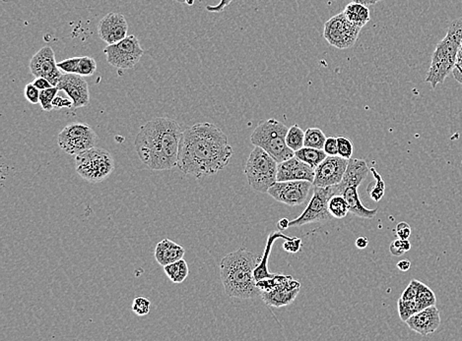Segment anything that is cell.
I'll return each mask as SVG.
<instances>
[{"label":"cell","mask_w":462,"mask_h":341,"mask_svg":"<svg viewBox=\"0 0 462 341\" xmlns=\"http://www.w3.org/2000/svg\"><path fill=\"white\" fill-rule=\"evenodd\" d=\"M334 195H336V192H334L333 186H315L313 197H311L308 207L306 208L300 217L290 221V228L331 220L333 217L329 213L328 202Z\"/></svg>","instance_id":"cell-11"},{"label":"cell","mask_w":462,"mask_h":341,"mask_svg":"<svg viewBox=\"0 0 462 341\" xmlns=\"http://www.w3.org/2000/svg\"><path fill=\"white\" fill-rule=\"evenodd\" d=\"M258 263V257L245 247L223 258L220 263V275L229 297L251 299L261 296V289L254 278V270Z\"/></svg>","instance_id":"cell-3"},{"label":"cell","mask_w":462,"mask_h":341,"mask_svg":"<svg viewBox=\"0 0 462 341\" xmlns=\"http://www.w3.org/2000/svg\"><path fill=\"white\" fill-rule=\"evenodd\" d=\"M54 108H74V103L70 98H64L61 96H56V98L54 100L53 103Z\"/></svg>","instance_id":"cell-45"},{"label":"cell","mask_w":462,"mask_h":341,"mask_svg":"<svg viewBox=\"0 0 462 341\" xmlns=\"http://www.w3.org/2000/svg\"><path fill=\"white\" fill-rule=\"evenodd\" d=\"M292 237L285 235L282 231H274L270 233L268 238H267L266 249L264 253L261 258L258 267L254 270V278L256 281L264 280V278H270L274 277V273H271L268 270V259L270 254H271L272 247H273L274 242L278 239H284V240H289Z\"/></svg>","instance_id":"cell-22"},{"label":"cell","mask_w":462,"mask_h":341,"mask_svg":"<svg viewBox=\"0 0 462 341\" xmlns=\"http://www.w3.org/2000/svg\"><path fill=\"white\" fill-rule=\"evenodd\" d=\"M352 1L357 2V4H364L366 6H371V5H375L378 2L381 1V0H352Z\"/></svg>","instance_id":"cell-51"},{"label":"cell","mask_w":462,"mask_h":341,"mask_svg":"<svg viewBox=\"0 0 462 341\" xmlns=\"http://www.w3.org/2000/svg\"><path fill=\"white\" fill-rule=\"evenodd\" d=\"M288 129L276 119L262 121L251 135V144L266 151L277 163H283L295 156V153L287 146Z\"/></svg>","instance_id":"cell-5"},{"label":"cell","mask_w":462,"mask_h":341,"mask_svg":"<svg viewBox=\"0 0 462 341\" xmlns=\"http://www.w3.org/2000/svg\"><path fill=\"white\" fill-rule=\"evenodd\" d=\"M389 251H391V255L396 257H401L406 252L404 251L403 247H402V240L401 238L396 239L389 246Z\"/></svg>","instance_id":"cell-44"},{"label":"cell","mask_w":462,"mask_h":341,"mask_svg":"<svg viewBox=\"0 0 462 341\" xmlns=\"http://www.w3.org/2000/svg\"><path fill=\"white\" fill-rule=\"evenodd\" d=\"M311 185V182L305 180L277 181L267 193L277 202L296 207L306 202Z\"/></svg>","instance_id":"cell-12"},{"label":"cell","mask_w":462,"mask_h":341,"mask_svg":"<svg viewBox=\"0 0 462 341\" xmlns=\"http://www.w3.org/2000/svg\"><path fill=\"white\" fill-rule=\"evenodd\" d=\"M323 151L328 156H338V144H337V138L331 136L326 138L324 143Z\"/></svg>","instance_id":"cell-41"},{"label":"cell","mask_w":462,"mask_h":341,"mask_svg":"<svg viewBox=\"0 0 462 341\" xmlns=\"http://www.w3.org/2000/svg\"><path fill=\"white\" fill-rule=\"evenodd\" d=\"M232 156L227 135L216 125L201 122L184 130L178 168L186 175L202 178L224 169Z\"/></svg>","instance_id":"cell-1"},{"label":"cell","mask_w":462,"mask_h":341,"mask_svg":"<svg viewBox=\"0 0 462 341\" xmlns=\"http://www.w3.org/2000/svg\"><path fill=\"white\" fill-rule=\"evenodd\" d=\"M300 281L290 277L284 283H280L270 290L262 291L261 297L266 302V305L280 308L293 303L300 292Z\"/></svg>","instance_id":"cell-17"},{"label":"cell","mask_w":462,"mask_h":341,"mask_svg":"<svg viewBox=\"0 0 462 341\" xmlns=\"http://www.w3.org/2000/svg\"><path fill=\"white\" fill-rule=\"evenodd\" d=\"M56 87L69 96L74 103V108H79L89 105V86L84 77L74 73H66L62 75Z\"/></svg>","instance_id":"cell-15"},{"label":"cell","mask_w":462,"mask_h":341,"mask_svg":"<svg viewBox=\"0 0 462 341\" xmlns=\"http://www.w3.org/2000/svg\"><path fill=\"white\" fill-rule=\"evenodd\" d=\"M184 253H186V250L183 246L166 238L156 245L154 256L158 264L165 267V265L184 259Z\"/></svg>","instance_id":"cell-21"},{"label":"cell","mask_w":462,"mask_h":341,"mask_svg":"<svg viewBox=\"0 0 462 341\" xmlns=\"http://www.w3.org/2000/svg\"><path fill=\"white\" fill-rule=\"evenodd\" d=\"M97 70V63L95 59L89 56L80 57L79 65H78L77 74L83 77L92 76Z\"/></svg>","instance_id":"cell-34"},{"label":"cell","mask_w":462,"mask_h":341,"mask_svg":"<svg viewBox=\"0 0 462 341\" xmlns=\"http://www.w3.org/2000/svg\"><path fill=\"white\" fill-rule=\"evenodd\" d=\"M277 228L280 231L286 230L287 228H290V220H287V218H282L277 223Z\"/></svg>","instance_id":"cell-50"},{"label":"cell","mask_w":462,"mask_h":341,"mask_svg":"<svg viewBox=\"0 0 462 341\" xmlns=\"http://www.w3.org/2000/svg\"><path fill=\"white\" fill-rule=\"evenodd\" d=\"M75 169L85 180L100 183L115 170V161L108 151L94 147L75 156Z\"/></svg>","instance_id":"cell-7"},{"label":"cell","mask_w":462,"mask_h":341,"mask_svg":"<svg viewBox=\"0 0 462 341\" xmlns=\"http://www.w3.org/2000/svg\"><path fill=\"white\" fill-rule=\"evenodd\" d=\"M40 93L41 91L33 83L26 85L24 90L25 96L27 101L30 103H32V105H38V103H40Z\"/></svg>","instance_id":"cell-39"},{"label":"cell","mask_w":462,"mask_h":341,"mask_svg":"<svg viewBox=\"0 0 462 341\" xmlns=\"http://www.w3.org/2000/svg\"><path fill=\"white\" fill-rule=\"evenodd\" d=\"M337 144H338V156L341 158L350 160L353 155V144L351 140L346 136H337Z\"/></svg>","instance_id":"cell-36"},{"label":"cell","mask_w":462,"mask_h":341,"mask_svg":"<svg viewBox=\"0 0 462 341\" xmlns=\"http://www.w3.org/2000/svg\"><path fill=\"white\" fill-rule=\"evenodd\" d=\"M418 306H419L420 311L423 309L428 308V307L435 306L437 303V298H436L435 293L432 289L428 287L427 285L421 283L420 285L419 292L416 299Z\"/></svg>","instance_id":"cell-31"},{"label":"cell","mask_w":462,"mask_h":341,"mask_svg":"<svg viewBox=\"0 0 462 341\" xmlns=\"http://www.w3.org/2000/svg\"><path fill=\"white\" fill-rule=\"evenodd\" d=\"M33 84L35 85L36 87H37L40 91L54 87V86L51 84V82H49L48 79H46V78L43 77L36 78V79L34 80Z\"/></svg>","instance_id":"cell-47"},{"label":"cell","mask_w":462,"mask_h":341,"mask_svg":"<svg viewBox=\"0 0 462 341\" xmlns=\"http://www.w3.org/2000/svg\"><path fill=\"white\" fill-rule=\"evenodd\" d=\"M326 137L324 133L319 128H308L305 132V147L313 148V149L323 150L324 143Z\"/></svg>","instance_id":"cell-30"},{"label":"cell","mask_w":462,"mask_h":341,"mask_svg":"<svg viewBox=\"0 0 462 341\" xmlns=\"http://www.w3.org/2000/svg\"><path fill=\"white\" fill-rule=\"evenodd\" d=\"M150 308H151V302L144 296H139L132 302V311L137 316H147L150 313Z\"/></svg>","instance_id":"cell-35"},{"label":"cell","mask_w":462,"mask_h":341,"mask_svg":"<svg viewBox=\"0 0 462 341\" xmlns=\"http://www.w3.org/2000/svg\"><path fill=\"white\" fill-rule=\"evenodd\" d=\"M79 61L80 57H72V58H67L66 61L59 62L58 65L62 72L77 74Z\"/></svg>","instance_id":"cell-38"},{"label":"cell","mask_w":462,"mask_h":341,"mask_svg":"<svg viewBox=\"0 0 462 341\" xmlns=\"http://www.w3.org/2000/svg\"><path fill=\"white\" fill-rule=\"evenodd\" d=\"M405 322L408 325L410 330L426 337V335L435 332L440 327V312L436 305L428 307L409 317Z\"/></svg>","instance_id":"cell-19"},{"label":"cell","mask_w":462,"mask_h":341,"mask_svg":"<svg viewBox=\"0 0 462 341\" xmlns=\"http://www.w3.org/2000/svg\"><path fill=\"white\" fill-rule=\"evenodd\" d=\"M59 88L58 87H51L41 91L40 93V105L41 108L45 111H51L54 109V100L58 96Z\"/></svg>","instance_id":"cell-33"},{"label":"cell","mask_w":462,"mask_h":341,"mask_svg":"<svg viewBox=\"0 0 462 341\" xmlns=\"http://www.w3.org/2000/svg\"><path fill=\"white\" fill-rule=\"evenodd\" d=\"M129 24L121 13L111 12L101 19L98 24V35L108 44L119 43L127 36Z\"/></svg>","instance_id":"cell-16"},{"label":"cell","mask_w":462,"mask_h":341,"mask_svg":"<svg viewBox=\"0 0 462 341\" xmlns=\"http://www.w3.org/2000/svg\"><path fill=\"white\" fill-rule=\"evenodd\" d=\"M342 12L350 22L361 29L365 27L371 20L368 7L357 2L352 1L351 4H347Z\"/></svg>","instance_id":"cell-24"},{"label":"cell","mask_w":462,"mask_h":341,"mask_svg":"<svg viewBox=\"0 0 462 341\" xmlns=\"http://www.w3.org/2000/svg\"><path fill=\"white\" fill-rule=\"evenodd\" d=\"M29 66L34 76L46 78L54 87L58 86L64 75L56 63L54 49L49 46H44L31 58Z\"/></svg>","instance_id":"cell-13"},{"label":"cell","mask_w":462,"mask_h":341,"mask_svg":"<svg viewBox=\"0 0 462 341\" xmlns=\"http://www.w3.org/2000/svg\"><path fill=\"white\" fill-rule=\"evenodd\" d=\"M295 157L303 161V163H308L311 168H316L319 163H323L328 158V155L323 150L303 147L302 149L295 152Z\"/></svg>","instance_id":"cell-25"},{"label":"cell","mask_w":462,"mask_h":341,"mask_svg":"<svg viewBox=\"0 0 462 341\" xmlns=\"http://www.w3.org/2000/svg\"><path fill=\"white\" fill-rule=\"evenodd\" d=\"M420 285H421V281L417 280H411V283H409V285L407 286L403 293H402L401 297L402 300H415L417 297L418 292H419Z\"/></svg>","instance_id":"cell-37"},{"label":"cell","mask_w":462,"mask_h":341,"mask_svg":"<svg viewBox=\"0 0 462 341\" xmlns=\"http://www.w3.org/2000/svg\"><path fill=\"white\" fill-rule=\"evenodd\" d=\"M164 272L174 283H184L189 275V265L184 259L165 265Z\"/></svg>","instance_id":"cell-26"},{"label":"cell","mask_w":462,"mask_h":341,"mask_svg":"<svg viewBox=\"0 0 462 341\" xmlns=\"http://www.w3.org/2000/svg\"><path fill=\"white\" fill-rule=\"evenodd\" d=\"M362 29L353 24L341 12L326 21L323 38L331 46L338 49L352 48L359 38Z\"/></svg>","instance_id":"cell-10"},{"label":"cell","mask_w":462,"mask_h":341,"mask_svg":"<svg viewBox=\"0 0 462 341\" xmlns=\"http://www.w3.org/2000/svg\"><path fill=\"white\" fill-rule=\"evenodd\" d=\"M341 196H343L344 199L346 200L350 213H352L353 215H356L358 218H373L378 213V209H368L362 204L359 193H358V187H347L342 193Z\"/></svg>","instance_id":"cell-23"},{"label":"cell","mask_w":462,"mask_h":341,"mask_svg":"<svg viewBox=\"0 0 462 341\" xmlns=\"http://www.w3.org/2000/svg\"><path fill=\"white\" fill-rule=\"evenodd\" d=\"M453 75L454 79L458 81L459 84L462 85V41L461 49H459L458 59H456V63L454 65V68L453 70Z\"/></svg>","instance_id":"cell-42"},{"label":"cell","mask_w":462,"mask_h":341,"mask_svg":"<svg viewBox=\"0 0 462 341\" xmlns=\"http://www.w3.org/2000/svg\"><path fill=\"white\" fill-rule=\"evenodd\" d=\"M461 41L462 17L451 22L446 36L438 43L433 51L432 62L425 79L426 82L432 86L433 90L438 85L443 84L448 75L453 73Z\"/></svg>","instance_id":"cell-4"},{"label":"cell","mask_w":462,"mask_h":341,"mask_svg":"<svg viewBox=\"0 0 462 341\" xmlns=\"http://www.w3.org/2000/svg\"><path fill=\"white\" fill-rule=\"evenodd\" d=\"M396 231L397 237L401 239H409V237L412 233L411 228H410L408 223H404V221L399 223L398 225H396Z\"/></svg>","instance_id":"cell-43"},{"label":"cell","mask_w":462,"mask_h":341,"mask_svg":"<svg viewBox=\"0 0 462 341\" xmlns=\"http://www.w3.org/2000/svg\"><path fill=\"white\" fill-rule=\"evenodd\" d=\"M97 142V134L92 127L84 123H71L59 134L58 144L69 155L77 156L92 149Z\"/></svg>","instance_id":"cell-8"},{"label":"cell","mask_w":462,"mask_h":341,"mask_svg":"<svg viewBox=\"0 0 462 341\" xmlns=\"http://www.w3.org/2000/svg\"><path fill=\"white\" fill-rule=\"evenodd\" d=\"M370 168L365 160L350 158L343 178L339 184L334 185L336 195H342L347 187H359L361 183L367 178Z\"/></svg>","instance_id":"cell-20"},{"label":"cell","mask_w":462,"mask_h":341,"mask_svg":"<svg viewBox=\"0 0 462 341\" xmlns=\"http://www.w3.org/2000/svg\"><path fill=\"white\" fill-rule=\"evenodd\" d=\"M355 245H356L358 249H366L368 245V239L365 236L358 237L356 241H355Z\"/></svg>","instance_id":"cell-48"},{"label":"cell","mask_w":462,"mask_h":341,"mask_svg":"<svg viewBox=\"0 0 462 341\" xmlns=\"http://www.w3.org/2000/svg\"><path fill=\"white\" fill-rule=\"evenodd\" d=\"M420 311L416 300H398V314L402 322H406L409 317Z\"/></svg>","instance_id":"cell-32"},{"label":"cell","mask_w":462,"mask_h":341,"mask_svg":"<svg viewBox=\"0 0 462 341\" xmlns=\"http://www.w3.org/2000/svg\"><path fill=\"white\" fill-rule=\"evenodd\" d=\"M315 168L308 163L298 160L295 156L289 160L278 163L277 181L305 180L313 183L315 180Z\"/></svg>","instance_id":"cell-18"},{"label":"cell","mask_w":462,"mask_h":341,"mask_svg":"<svg viewBox=\"0 0 462 341\" xmlns=\"http://www.w3.org/2000/svg\"><path fill=\"white\" fill-rule=\"evenodd\" d=\"M232 2L233 0H220L219 4L215 5V6H210V5H209V6H206V10L209 12H222L224 11L226 7L229 6V5L232 4Z\"/></svg>","instance_id":"cell-46"},{"label":"cell","mask_w":462,"mask_h":341,"mask_svg":"<svg viewBox=\"0 0 462 341\" xmlns=\"http://www.w3.org/2000/svg\"><path fill=\"white\" fill-rule=\"evenodd\" d=\"M370 171L375 177V181L371 182L370 185H368L367 192L371 199L375 202H380L385 196L386 183L383 177L376 170V168H370Z\"/></svg>","instance_id":"cell-27"},{"label":"cell","mask_w":462,"mask_h":341,"mask_svg":"<svg viewBox=\"0 0 462 341\" xmlns=\"http://www.w3.org/2000/svg\"><path fill=\"white\" fill-rule=\"evenodd\" d=\"M301 246H302V240H301V238L292 237V238L289 239V240H286V242L283 244V249L288 252V253L295 254L300 251Z\"/></svg>","instance_id":"cell-40"},{"label":"cell","mask_w":462,"mask_h":341,"mask_svg":"<svg viewBox=\"0 0 462 341\" xmlns=\"http://www.w3.org/2000/svg\"><path fill=\"white\" fill-rule=\"evenodd\" d=\"M106 61L111 66L121 70L134 68L144 54L136 36H127L124 40L114 44H109L104 51Z\"/></svg>","instance_id":"cell-9"},{"label":"cell","mask_w":462,"mask_h":341,"mask_svg":"<svg viewBox=\"0 0 462 341\" xmlns=\"http://www.w3.org/2000/svg\"><path fill=\"white\" fill-rule=\"evenodd\" d=\"M328 210L332 217L343 218L350 212L346 200L341 195H334L328 202Z\"/></svg>","instance_id":"cell-29"},{"label":"cell","mask_w":462,"mask_h":341,"mask_svg":"<svg viewBox=\"0 0 462 341\" xmlns=\"http://www.w3.org/2000/svg\"><path fill=\"white\" fill-rule=\"evenodd\" d=\"M397 268L401 270V272H407L411 268V262L409 260H402L397 263Z\"/></svg>","instance_id":"cell-49"},{"label":"cell","mask_w":462,"mask_h":341,"mask_svg":"<svg viewBox=\"0 0 462 341\" xmlns=\"http://www.w3.org/2000/svg\"><path fill=\"white\" fill-rule=\"evenodd\" d=\"M286 143L288 147L294 153L305 147L303 146V143H305V132L303 131L298 125H293V126H291L288 129Z\"/></svg>","instance_id":"cell-28"},{"label":"cell","mask_w":462,"mask_h":341,"mask_svg":"<svg viewBox=\"0 0 462 341\" xmlns=\"http://www.w3.org/2000/svg\"><path fill=\"white\" fill-rule=\"evenodd\" d=\"M349 160L340 156H328L315 168L313 186L331 187L339 184L343 178Z\"/></svg>","instance_id":"cell-14"},{"label":"cell","mask_w":462,"mask_h":341,"mask_svg":"<svg viewBox=\"0 0 462 341\" xmlns=\"http://www.w3.org/2000/svg\"><path fill=\"white\" fill-rule=\"evenodd\" d=\"M180 124L168 117H156L140 127L134 140L139 160L152 170H169L178 166L183 137Z\"/></svg>","instance_id":"cell-2"},{"label":"cell","mask_w":462,"mask_h":341,"mask_svg":"<svg viewBox=\"0 0 462 341\" xmlns=\"http://www.w3.org/2000/svg\"><path fill=\"white\" fill-rule=\"evenodd\" d=\"M278 163L268 153L259 147H254L246 161L245 174L251 188L261 193H267L277 182Z\"/></svg>","instance_id":"cell-6"}]
</instances>
